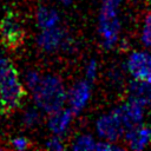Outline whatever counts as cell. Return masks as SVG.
I'll return each instance as SVG.
<instances>
[{"label":"cell","mask_w":151,"mask_h":151,"mask_svg":"<svg viewBox=\"0 0 151 151\" xmlns=\"http://www.w3.org/2000/svg\"><path fill=\"white\" fill-rule=\"evenodd\" d=\"M25 98L18 72L11 63L0 77V113H9L17 110Z\"/></svg>","instance_id":"1"},{"label":"cell","mask_w":151,"mask_h":151,"mask_svg":"<svg viewBox=\"0 0 151 151\" xmlns=\"http://www.w3.org/2000/svg\"><path fill=\"white\" fill-rule=\"evenodd\" d=\"M0 40L9 48H17L22 44L24 31L12 12L6 13L0 21Z\"/></svg>","instance_id":"2"},{"label":"cell","mask_w":151,"mask_h":151,"mask_svg":"<svg viewBox=\"0 0 151 151\" xmlns=\"http://www.w3.org/2000/svg\"><path fill=\"white\" fill-rule=\"evenodd\" d=\"M38 100L47 110L57 109L63 101V90L53 79H48L38 92Z\"/></svg>","instance_id":"3"},{"label":"cell","mask_w":151,"mask_h":151,"mask_svg":"<svg viewBox=\"0 0 151 151\" xmlns=\"http://www.w3.org/2000/svg\"><path fill=\"white\" fill-rule=\"evenodd\" d=\"M129 71L139 81L151 83V55L136 53L129 60Z\"/></svg>","instance_id":"4"},{"label":"cell","mask_w":151,"mask_h":151,"mask_svg":"<svg viewBox=\"0 0 151 151\" xmlns=\"http://www.w3.org/2000/svg\"><path fill=\"white\" fill-rule=\"evenodd\" d=\"M143 41L151 48V13L145 17L144 29H143Z\"/></svg>","instance_id":"5"},{"label":"cell","mask_w":151,"mask_h":151,"mask_svg":"<svg viewBox=\"0 0 151 151\" xmlns=\"http://www.w3.org/2000/svg\"><path fill=\"white\" fill-rule=\"evenodd\" d=\"M39 20H40V24L41 25H44V26H51L55 21V17H54V13L53 12H48V11L44 9L39 14Z\"/></svg>","instance_id":"6"},{"label":"cell","mask_w":151,"mask_h":151,"mask_svg":"<svg viewBox=\"0 0 151 151\" xmlns=\"http://www.w3.org/2000/svg\"><path fill=\"white\" fill-rule=\"evenodd\" d=\"M12 144L14 147H17L19 150H24L28 146V140L26 138H15L12 140Z\"/></svg>","instance_id":"7"},{"label":"cell","mask_w":151,"mask_h":151,"mask_svg":"<svg viewBox=\"0 0 151 151\" xmlns=\"http://www.w3.org/2000/svg\"><path fill=\"white\" fill-rule=\"evenodd\" d=\"M150 144H151V140H150Z\"/></svg>","instance_id":"8"}]
</instances>
